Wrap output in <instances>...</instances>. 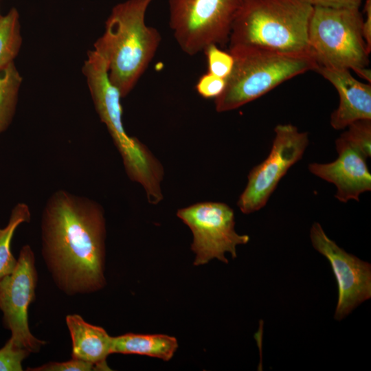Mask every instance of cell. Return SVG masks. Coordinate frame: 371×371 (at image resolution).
I'll list each match as a JSON object with an SVG mask.
<instances>
[{
	"label": "cell",
	"mask_w": 371,
	"mask_h": 371,
	"mask_svg": "<svg viewBox=\"0 0 371 371\" xmlns=\"http://www.w3.org/2000/svg\"><path fill=\"white\" fill-rule=\"evenodd\" d=\"M31 212L29 206L18 203L12 210L5 227L0 228V279L10 274L14 269L17 260L10 250L12 238L16 229L23 223H29Z\"/></svg>",
	"instance_id": "cell-17"
},
{
	"label": "cell",
	"mask_w": 371,
	"mask_h": 371,
	"mask_svg": "<svg viewBox=\"0 0 371 371\" xmlns=\"http://www.w3.org/2000/svg\"><path fill=\"white\" fill-rule=\"evenodd\" d=\"M314 6L337 9H359L362 0H311Z\"/></svg>",
	"instance_id": "cell-24"
},
{
	"label": "cell",
	"mask_w": 371,
	"mask_h": 371,
	"mask_svg": "<svg viewBox=\"0 0 371 371\" xmlns=\"http://www.w3.org/2000/svg\"><path fill=\"white\" fill-rule=\"evenodd\" d=\"M153 0H127L117 3L105 22L94 49L106 60L111 82L126 97L148 68L159 46V31L145 23Z\"/></svg>",
	"instance_id": "cell-2"
},
{
	"label": "cell",
	"mask_w": 371,
	"mask_h": 371,
	"mask_svg": "<svg viewBox=\"0 0 371 371\" xmlns=\"http://www.w3.org/2000/svg\"><path fill=\"white\" fill-rule=\"evenodd\" d=\"M359 9L314 6L308 41L317 66L347 69L371 82L369 54L361 34Z\"/></svg>",
	"instance_id": "cell-5"
},
{
	"label": "cell",
	"mask_w": 371,
	"mask_h": 371,
	"mask_svg": "<svg viewBox=\"0 0 371 371\" xmlns=\"http://www.w3.org/2000/svg\"><path fill=\"white\" fill-rule=\"evenodd\" d=\"M177 215L192 232L191 249L195 254V266L215 258L228 263L225 254L236 258V247L249 241L248 235L236 232L234 211L224 203H197L179 209Z\"/></svg>",
	"instance_id": "cell-8"
},
{
	"label": "cell",
	"mask_w": 371,
	"mask_h": 371,
	"mask_svg": "<svg viewBox=\"0 0 371 371\" xmlns=\"http://www.w3.org/2000/svg\"><path fill=\"white\" fill-rule=\"evenodd\" d=\"M66 324L72 341V358L93 364L96 370H110L106 358L112 353V337L78 314L68 315Z\"/></svg>",
	"instance_id": "cell-14"
},
{
	"label": "cell",
	"mask_w": 371,
	"mask_h": 371,
	"mask_svg": "<svg viewBox=\"0 0 371 371\" xmlns=\"http://www.w3.org/2000/svg\"><path fill=\"white\" fill-rule=\"evenodd\" d=\"M340 136L366 158L370 157L371 120H361L352 123Z\"/></svg>",
	"instance_id": "cell-19"
},
{
	"label": "cell",
	"mask_w": 371,
	"mask_h": 371,
	"mask_svg": "<svg viewBox=\"0 0 371 371\" xmlns=\"http://www.w3.org/2000/svg\"><path fill=\"white\" fill-rule=\"evenodd\" d=\"M38 273L31 247L21 249L14 271L0 279V310L3 324L11 332L14 345L38 352L46 342L36 338L28 325L27 309L35 299Z\"/></svg>",
	"instance_id": "cell-10"
},
{
	"label": "cell",
	"mask_w": 371,
	"mask_h": 371,
	"mask_svg": "<svg viewBox=\"0 0 371 371\" xmlns=\"http://www.w3.org/2000/svg\"><path fill=\"white\" fill-rule=\"evenodd\" d=\"M30 354L27 350L14 345L10 338L0 348V371H21L22 362Z\"/></svg>",
	"instance_id": "cell-21"
},
{
	"label": "cell",
	"mask_w": 371,
	"mask_h": 371,
	"mask_svg": "<svg viewBox=\"0 0 371 371\" xmlns=\"http://www.w3.org/2000/svg\"><path fill=\"white\" fill-rule=\"evenodd\" d=\"M21 82L22 77L14 62L0 71V134L13 120Z\"/></svg>",
	"instance_id": "cell-16"
},
{
	"label": "cell",
	"mask_w": 371,
	"mask_h": 371,
	"mask_svg": "<svg viewBox=\"0 0 371 371\" xmlns=\"http://www.w3.org/2000/svg\"><path fill=\"white\" fill-rule=\"evenodd\" d=\"M225 85L226 79L207 72L199 78L195 88L202 98L216 99L223 93Z\"/></svg>",
	"instance_id": "cell-22"
},
{
	"label": "cell",
	"mask_w": 371,
	"mask_h": 371,
	"mask_svg": "<svg viewBox=\"0 0 371 371\" xmlns=\"http://www.w3.org/2000/svg\"><path fill=\"white\" fill-rule=\"evenodd\" d=\"M30 371H90L96 370L95 366L87 361L71 358L63 362H49L36 368H28Z\"/></svg>",
	"instance_id": "cell-23"
},
{
	"label": "cell",
	"mask_w": 371,
	"mask_h": 371,
	"mask_svg": "<svg viewBox=\"0 0 371 371\" xmlns=\"http://www.w3.org/2000/svg\"><path fill=\"white\" fill-rule=\"evenodd\" d=\"M267 158L253 168L245 188L237 202L240 210L249 214L265 206L278 183L289 168L302 158L309 139L307 132L291 124H278Z\"/></svg>",
	"instance_id": "cell-9"
},
{
	"label": "cell",
	"mask_w": 371,
	"mask_h": 371,
	"mask_svg": "<svg viewBox=\"0 0 371 371\" xmlns=\"http://www.w3.org/2000/svg\"><path fill=\"white\" fill-rule=\"evenodd\" d=\"M313 248L330 262L338 286L335 319L341 320L371 297V265L339 247L315 222L310 230Z\"/></svg>",
	"instance_id": "cell-11"
},
{
	"label": "cell",
	"mask_w": 371,
	"mask_h": 371,
	"mask_svg": "<svg viewBox=\"0 0 371 371\" xmlns=\"http://www.w3.org/2000/svg\"><path fill=\"white\" fill-rule=\"evenodd\" d=\"M95 111L106 125L127 170H137L149 161L150 151L137 138L129 136L122 122V98L111 82L105 58L95 50L89 51L82 67Z\"/></svg>",
	"instance_id": "cell-7"
},
{
	"label": "cell",
	"mask_w": 371,
	"mask_h": 371,
	"mask_svg": "<svg viewBox=\"0 0 371 371\" xmlns=\"http://www.w3.org/2000/svg\"><path fill=\"white\" fill-rule=\"evenodd\" d=\"M330 82L339 94V105L331 113L330 124L335 130L352 123L371 120V84L357 80L347 69L317 66L315 70Z\"/></svg>",
	"instance_id": "cell-13"
},
{
	"label": "cell",
	"mask_w": 371,
	"mask_h": 371,
	"mask_svg": "<svg viewBox=\"0 0 371 371\" xmlns=\"http://www.w3.org/2000/svg\"><path fill=\"white\" fill-rule=\"evenodd\" d=\"M363 12L366 14L361 24V34L369 53L371 52V0H366Z\"/></svg>",
	"instance_id": "cell-25"
},
{
	"label": "cell",
	"mask_w": 371,
	"mask_h": 371,
	"mask_svg": "<svg viewBox=\"0 0 371 371\" xmlns=\"http://www.w3.org/2000/svg\"><path fill=\"white\" fill-rule=\"evenodd\" d=\"M102 207L65 190L53 193L41 219L42 255L57 286L67 295L89 293L106 283Z\"/></svg>",
	"instance_id": "cell-1"
},
{
	"label": "cell",
	"mask_w": 371,
	"mask_h": 371,
	"mask_svg": "<svg viewBox=\"0 0 371 371\" xmlns=\"http://www.w3.org/2000/svg\"><path fill=\"white\" fill-rule=\"evenodd\" d=\"M338 157L326 164L311 163L308 170L314 175L334 184L335 198L342 203L359 201V196L371 190V173L366 157L341 136L335 141Z\"/></svg>",
	"instance_id": "cell-12"
},
{
	"label": "cell",
	"mask_w": 371,
	"mask_h": 371,
	"mask_svg": "<svg viewBox=\"0 0 371 371\" xmlns=\"http://www.w3.org/2000/svg\"><path fill=\"white\" fill-rule=\"evenodd\" d=\"M243 0H169V26L181 50L194 56L229 42Z\"/></svg>",
	"instance_id": "cell-6"
},
{
	"label": "cell",
	"mask_w": 371,
	"mask_h": 371,
	"mask_svg": "<svg viewBox=\"0 0 371 371\" xmlns=\"http://www.w3.org/2000/svg\"><path fill=\"white\" fill-rule=\"evenodd\" d=\"M311 0H243L229 46H254L280 52H308Z\"/></svg>",
	"instance_id": "cell-4"
},
{
	"label": "cell",
	"mask_w": 371,
	"mask_h": 371,
	"mask_svg": "<svg viewBox=\"0 0 371 371\" xmlns=\"http://www.w3.org/2000/svg\"><path fill=\"white\" fill-rule=\"evenodd\" d=\"M22 44L19 14L12 8L0 15V71L14 62Z\"/></svg>",
	"instance_id": "cell-18"
},
{
	"label": "cell",
	"mask_w": 371,
	"mask_h": 371,
	"mask_svg": "<svg viewBox=\"0 0 371 371\" xmlns=\"http://www.w3.org/2000/svg\"><path fill=\"white\" fill-rule=\"evenodd\" d=\"M177 348V339L167 335L130 333L112 337V353L146 355L168 361Z\"/></svg>",
	"instance_id": "cell-15"
},
{
	"label": "cell",
	"mask_w": 371,
	"mask_h": 371,
	"mask_svg": "<svg viewBox=\"0 0 371 371\" xmlns=\"http://www.w3.org/2000/svg\"><path fill=\"white\" fill-rule=\"evenodd\" d=\"M218 46L211 44L203 51L207 60V72L226 79L232 70L234 58L229 52L223 51Z\"/></svg>",
	"instance_id": "cell-20"
},
{
	"label": "cell",
	"mask_w": 371,
	"mask_h": 371,
	"mask_svg": "<svg viewBox=\"0 0 371 371\" xmlns=\"http://www.w3.org/2000/svg\"><path fill=\"white\" fill-rule=\"evenodd\" d=\"M232 70L223 93L214 99L217 112L232 111L254 101L282 82L317 67L310 52H280L254 46H229Z\"/></svg>",
	"instance_id": "cell-3"
}]
</instances>
